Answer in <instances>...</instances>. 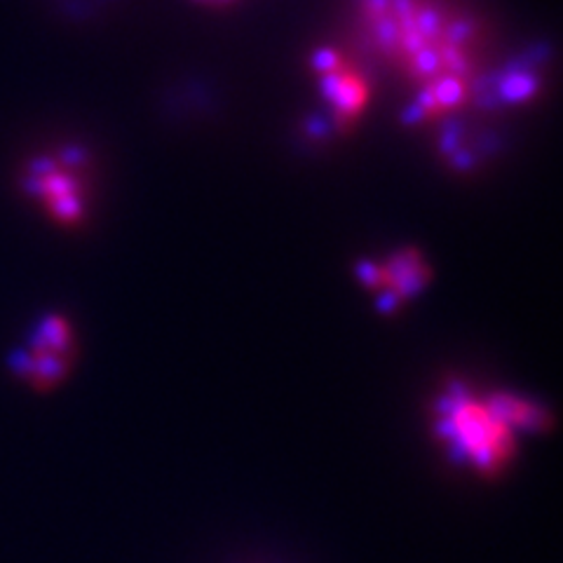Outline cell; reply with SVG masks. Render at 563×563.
I'll return each mask as SVG.
<instances>
[{
    "mask_svg": "<svg viewBox=\"0 0 563 563\" xmlns=\"http://www.w3.org/2000/svg\"><path fill=\"white\" fill-rule=\"evenodd\" d=\"M360 26L376 55L413 87V120H434L470 101L479 35L442 0H360Z\"/></svg>",
    "mask_w": 563,
    "mask_h": 563,
    "instance_id": "cell-1",
    "label": "cell"
},
{
    "mask_svg": "<svg viewBox=\"0 0 563 563\" xmlns=\"http://www.w3.org/2000/svg\"><path fill=\"white\" fill-rule=\"evenodd\" d=\"M439 437L446 439L457 461L479 472L500 470L512 453V428L493 411L488 401L472 399L465 387L453 383L439 401Z\"/></svg>",
    "mask_w": 563,
    "mask_h": 563,
    "instance_id": "cell-2",
    "label": "cell"
},
{
    "mask_svg": "<svg viewBox=\"0 0 563 563\" xmlns=\"http://www.w3.org/2000/svg\"><path fill=\"white\" fill-rule=\"evenodd\" d=\"M76 153L35 157L26 174V190L62 225H76L85 217V179Z\"/></svg>",
    "mask_w": 563,
    "mask_h": 563,
    "instance_id": "cell-3",
    "label": "cell"
},
{
    "mask_svg": "<svg viewBox=\"0 0 563 563\" xmlns=\"http://www.w3.org/2000/svg\"><path fill=\"white\" fill-rule=\"evenodd\" d=\"M312 74L339 128H352L372 99V82L355 59L341 49L324 47L312 57Z\"/></svg>",
    "mask_w": 563,
    "mask_h": 563,
    "instance_id": "cell-4",
    "label": "cell"
},
{
    "mask_svg": "<svg viewBox=\"0 0 563 563\" xmlns=\"http://www.w3.org/2000/svg\"><path fill=\"white\" fill-rule=\"evenodd\" d=\"M357 275L364 287L376 291L380 310H395L428 285L432 271L416 250H399L387 261L360 263Z\"/></svg>",
    "mask_w": 563,
    "mask_h": 563,
    "instance_id": "cell-5",
    "label": "cell"
},
{
    "mask_svg": "<svg viewBox=\"0 0 563 563\" xmlns=\"http://www.w3.org/2000/svg\"><path fill=\"white\" fill-rule=\"evenodd\" d=\"M70 355H74L70 327L62 317H47L35 331L31 347L16 357V374L29 378L35 387H49L68 372Z\"/></svg>",
    "mask_w": 563,
    "mask_h": 563,
    "instance_id": "cell-6",
    "label": "cell"
},
{
    "mask_svg": "<svg viewBox=\"0 0 563 563\" xmlns=\"http://www.w3.org/2000/svg\"><path fill=\"white\" fill-rule=\"evenodd\" d=\"M488 404L512 430H540L544 426V411L515 395H496L488 399Z\"/></svg>",
    "mask_w": 563,
    "mask_h": 563,
    "instance_id": "cell-7",
    "label": "cell"
},
{
    "mask_svg": "<svg viewBox=\"0 0 563 563\" xmlns=\"http://www.w3.org/2000/svg\"><path fill=\"white\" fill-rule=\"evenodd\" d=\"M207 3H228V0H207Z\"/></svg>",
    "mask_w": 563,
    "mask_h": 563,
    "instance_id": "cell-8",
    "label": "cell"
}]
</instances>
